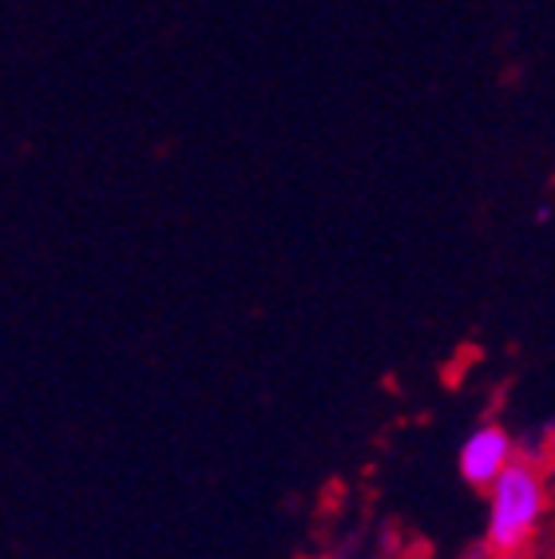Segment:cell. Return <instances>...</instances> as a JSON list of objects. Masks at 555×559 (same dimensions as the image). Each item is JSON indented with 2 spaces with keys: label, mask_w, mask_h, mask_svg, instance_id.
Masks as SVG:
<instances>
[{
  "label": "cell",
  "mask_w": 555,
  "mask_h": 559,
  "mask_svg": "<svg viewBox=\"0 0 555 559\" xmlns=\"http://www.w3.org/2000/svg\"><path fill=\"white\" fill-rule=\"evenodd\" d=\"M488 504V548L516 551L535 532L540 516H544V476L535 473V464L512 461L500 473V480L492 485Z\"/></svg>",
  "instance_id": "cell-1"
},
{
  "label": "cell",
  "mask_w": 555,
  "mask_h": 559,
  "mask_svg": "<svg viewBox=\"0 0 555 559\" xmlns=\"http://www.w3.org/2000/svg\"><path fill=\"white\" fill-rule=\"evenodd\" d=\"M508 464H512V437L500 425H481L460 444V476L472 488H492Z\"/></svg>",
  "instance_id": "cell-2"
},
{
  "label": "cell",
  "mask_w": 555,
  "mask_h": 559,
  "mask_svg": "<svg viewBox=\"0 0 555 559\" xmlns=\"http://www.w3.org/2000/svg\"><path fill=\"white\" fill-rule=\"evenodd\" d=\"M547 215H552V211H547V203L535 206V223H547Z\"/></svg>",
  "instance_id": "cell-3"
},
{
  "label": "cell",
  "mask_w": 555,
  "mask_h": 559,
  "mask_svg": "<svg viewBox=\"0 0 555 559\" xmlns=\"http://www.w3.org/2000/svg\"><path fill=\"white\" fill-rule=\"evenodd\" d=\"M321 559H326V556H321Z\"/></svg>",
  "instance_id": "cell-4"
}]
</instances>
